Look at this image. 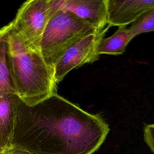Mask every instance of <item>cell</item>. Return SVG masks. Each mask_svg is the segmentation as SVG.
<instances>
[{
    "instance_id": "9",
    "label": "cell",
    "mask_w": 154,
    "mask_h": 154,
    "mask_svg": "<svg viewBox=\"0 0 154 154\" xmlns=\"http://www.w3.org/2000/svg\"><path fill=\"white\" fill-rule=\"evenodd\" d=\"M11 26L10 22L0 28V94H16L10 73L7 55L8 37Z\"/></svg>"
},
{
    "instance_id": "2",
    "label": "cell",
    "mask_w": 154,
    "mask_h": 154,
    "mask_svg": "<svg viewBox=\"0 0 154 154\" xmlns=\"http://www.w3.org/2000/svg\"><path fill=\"white\" fill-rule=\"evenodd\" d=\"M7 55L16 94L23 103L34 105L57 93L54 70L40 49L25 42L12 26L8 37Z\"/></svg>"
},
{
    "instance_id": "11",
    "label": "cell",
    "mask_w": 154,
    "mask_h": 154,
    "mask_svg": "<svg viewBox=\"0 0 154 154\" xmlns=\"http://www.w3.org/2000/svg\"><path fill=\"white\" fill-rule=\"evenodd\" d=\"M128 30L132 39L140 34L154 31V8L140 16L131 23Z\"/></svg>"
},
{
    "instance_id": "5",
    "label": "cell",
    "mask_w": 154,
    "mask_h": 154,
    "mask_svg": "<svg viewBox=\"0 0 154 154\" xmlns=\"http://www.w3.org/2000/svg\"><path fill=\"white\" fill-rule=\"evenodd\" d=\"M109 28L108 25L101 30L83 37L64 53L54 67V79L57 84L60 82L72 70L99 60V55L96 51L97 44Z\"/></svg>"
},
{
    "instance_id": "13",
    "label": "cell",
    "mask_w": 154,
    "mask_h": 154,
    "mask_svg": "<svg viewBox=\"0 0 154 154\" xmlns=\"http://www.w3.org/2000/svg\"><path fill=\"white\" fill-rule=\"evenodd\" d=\"M4 154H33L31 152L20 148H11L6 151Z\"/></svg>"
},
{
    "instance_id": "1",
    "label": "cell",
    "mask_w": 154,
    "mask_h": 154,
    "mask_svg": "<svg viewBox=\"0 0 154 154\" xmlns=\"http://www.w3.org/2000/svg\"><path fill=\"white\" fill-rule=\"evenodd\" d=\"M109 128L58 93L34 105L20 102L11 148L33 154H93Z\"/></svg>"
},
{
    "instance_id": "4",
    "label": "cell",
    "mask_w": 154,
    "mask_h": 154,
    "mask_svg": "<svg viewBox=\"0 0 154 154\" xmlns=\"http://www.w3.org/2000/svg\"><path fill=\"white\" fill-rule=\"evenodd\" d=\"M59 8L58 0L27 1L11 21L12 28L27 44L40 49L46 25Z\"/></svg>"
},
{
    "instance_id": "10",
    "label": "cell",
    "mask_w": 154,
    "mask_h": 154,
    "mask_svg": "<svg viewBox=\"0 0 154 154\" xmlns=\"http://www.w3.org/2000/svg\"><path fill=\"white\" fill-rule=\"evenodd\" d=\"M132 40L126 26H119L117 31L108 37H103L97 44L96 51L100 54H122Z\"/></svg>"
},
{
    "instance_id": "8",
    "label": "cell",
    "mask_w": 154,
    "mask_h": 154,
    "mask_svg": "<svg viewBox=\"0 0 154 154\" xmlns=\"http://www.w3.org/2000/svg\"><path fill=\"white\" fill-rule=\"evenodd\" d=\"M20 102L16 94H0V154L11 149Z\"/></svg>"
},
{
    "instance_id": "7",
    "label": "cell",
    "mask_w": 154,
    "mask_h": 154,
    "mask_svg": "<svg viewBox=\"0 0 154 154\" xmlns=\"http://www.w3.org/2000/svg\"><path fill=\"white\" fill-rule=\"evenodd\" d=\"M58 5L88 22L96 31L108 26L106 0H58Z\"/></svg>"
},
{
    "instance_id": "3",
    "label": "cell",
    "mask_w": 154,
    "mask_h": 154,
    "mask_svg": "<svg viewBox=\"0 0 154 154\" xmlns=\"http://www.w3.org/2000/svg\"><path fill=\"white\" fill-rule=\"evenodd\" d=\"M96 31L72 12L59 8L49 20L40 49L47 64L54 67L64 53L83 37Z\"/></svg>"
},
{
    "instance_id": "12",
    "label": "cell",
    "mask_w": 154,
    "mask_h": 154,
    "mask_svg": "<svg viewBox=\"0 0 154 154\" xmlns=\"http://www.w3.org/2000/svg\"><path fill=\"white\" fill-rule=\"evenodd\" d=\"M143 136L144 141L154 154V123L147 124L144 126Z\"/></svg>"
},
{
    "instance_id": "6",
    "label": "cell",
    "mask_w": 154,
    "mask_h": 154,
    "mask_svg": "<svg viewBox=\"0 0 154 154\" xmlns=\"http://www.w3.org/2000/svg\"><path fill=\"white\" fill-rule=\"evenodd\" d=\"M107 23L126 26L146 11L154 8V0H106Z\"/></svg>"
}]
</instances>
